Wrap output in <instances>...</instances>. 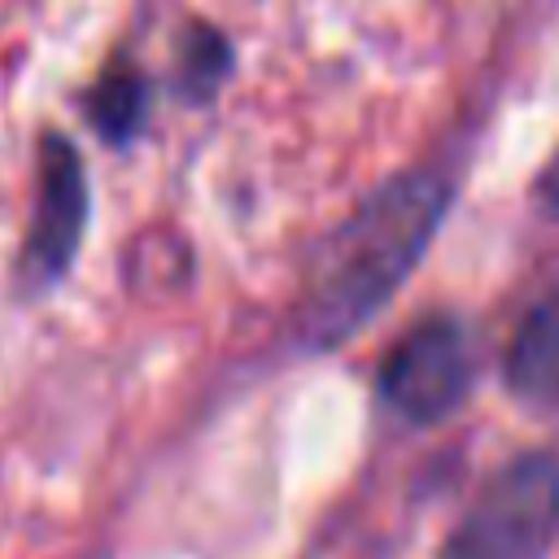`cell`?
<instances>
[{
    "label": "cell",
    "mask_w": 559,
    "mask_h": 559,
    "mask_svg": "<svg viewBox=\"0 0 559 559\" xmlns=\"http://www.w3.org/2000/svg\"><path fill=\"white\" fill-rule=\"evenodd\" d=\"M35 210L26 223L22 240V280L31 288H52L70 262L79 258L83 227H87V175L79 148L61 135L48 131L39 140V170H35Z\"/></svg>",
    "instance_id": "obj_4"
},
{
    "label": "cell",
    "mask_w": 559,
    "mask_h": 559,
    "mask_svg": "<svg viewBox=\"0 0 559 559\" xmlns=\"http://www.w3.org/2000/svg\"><path fill=\"white\" fill-rule=\"evenodd\" d=\"M450 188L441 175L411 170L367 197L314 253L297 301V336L332 349L362 332L406 284L445 218Z\"/></svg>",
    "instance_id": "obj_1"
},
{
    "label": "cell",
    "mask_w": 559,
    "mask_h": 559,
    "mask_svg": "<svg viewBox=\"0 0 559 559\" xmlns=\"http://www.w3.org/2000/svg\"><path fill=\"white\" fill-rule=\"evenodd\" d=\"M472 389V349L454 319L415 323L380 362V397L406 424L450 419Z\"/></svg>",
    "instance_id": "obj_3"
},
{
    "label": "cell",
    "mask_w": 559,
    "mask_h": 559,
    "mask_svg": "<svg viewBox=\"0 0 559 559\" xmlns=\"http://www.w3.org/2000/svg\"><path fill=\"white\" fill-rule=\"evenodd\" d=\"M148 114V83L122 66V70H105L92 92H87V122L109 140V144H127Z\"/></svg>",
    "instance_id": "obj_6"
},
{
    "label": "cell",
    "mask_w": 559,
    "mask_h": 559,
    "mask_svg": "<svg viewBox=\"0 0 559 559\" xmlns=\"http://www.w3.org/2000/svg\"><path fill=\"white\" fill-rule=\"evenodd\" d=\"M502 376L520 402L559 406V293L524 310L507 341Z\"/></svg>",
    "instance_id": "obj_5"
},
{
    "label": "cell",
    "mask_w": 559,
    "mask_h": 559,
    "mask_svg": "<svg viewBox=\"0 0 559 559\" xmlns=\"http://www.w3.org/2000/svg\"><path fill=\"white\" fill-rule=\"evenodd\" d=\"M559 542V454L502 463L445 533L437 559H550Z\"/></svg>",
    "instance_id": "obj_2"
},
{
    "label": "cell",
    "mask_w": 559,
    "mask_h": 559,
    "mask_svg": "<svg viewBox=\"0 0 559 559\" xmlns=\"http://www.w3.org/2000/svg\"><path fill=\"white\" fill-rule=\"evenodd\" d=\"M231 70V48L214 26H192L179 44V83L188 96H210Z\"/></svg>",
    "instance_id": "obj_7"
},
{
    "label": "cell",
    "mask_w": 559,
    "mask_h": 559,
    "mask_svg": "<svg viewBox=\"0 0 559 559\" xmlns=\"http://www.w3.org/2000/svg\"><path fill=\"white\" fill-rule=\"evenodd\" d=\"M533 192H537V205L559 218V153H555V157L546 162V170L537 175V188H533Z\"/></svg>",
    "instance_id": "obj_8"
}]
</instances>
